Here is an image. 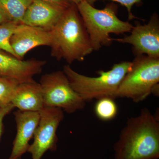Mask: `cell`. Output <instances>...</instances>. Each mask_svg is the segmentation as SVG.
<instances>
[{"instance_id":"8fae6325","label":"cell","mask_w":159,"mask_h":159,"mask_svg":"<svg viewBox=\"0 0 159 159\" xmlns=\"http://www.w3.org/2000/svg\"><path fill=\"white\" fill-rule=\"evenodd\" d=\"M16 124V134L13 142L11 155L8 159H21L28 152L29 142L33 139L39 121V112L24 111L14 112Z\"/></svg>"},{"instance_id":"277c9868","label":"cell","mask_w":159,"mask_h":159,"mask_svg":"<svg viewBox=\"0 0 159 159\" xmlns=\"http://www.w3.org/2000/svg\"><path fill=\"white\" fill-rule=\"evenodd\" d=\"M132 65L130 61L115 64L109 70L97 71V77L79 74L69 64L64 66L63 71L73 89L86 102L105 97L116 99L119 86Z\"/></svg>"},{"instance_id":"2e32d148","label":"cell","mask_w":159,"mask_h":159,"mask_svg":"<svg viewBox=\"0 0 159 159\" xmlns=\"http://www.w3.org/2000/svg\"><path fill=\"white\" fill-rule=\"evenodd\" d=\"M20 24L12 21L0 24V50L16 57L10 44V39Z\"/></svg>"},{"instance_id":"9a60e30c","label":"cell","mask_w":159,"mask_h":159,"mask_svg":"<svg viewBox=\"0 0 159 159\" xmlns=\"http://www.w3.org/2000/svg\"><path fill=\"white\" fill-rule=\"evenodd\" d=\"M115 99L105 97L97 99L94 107L96 116L102 121H108L114 119L118 113V107Z\"/></svg>"},{"instance_id":"ba28073f","label":"cell","mask_w":159,"mask_h":159,"mask_svg":"<svg viewBox=\"0 0 159 159\" xmlns=\"http://www.w3.org/2000/svg\"><path fill=\"white\" fill-rule=\"evenodd\" d=\"M129 35L122 38H112V41L133 46L134 54L136 56L145 55L159 58V17L157 13L151 16L147 24L136 22Z\"/></svg>"},{"instance_id":"ac0fdd59","label":"cell","mask_w":159,"mask_h":159,"mask_svg":"<svg viewBox=\"0 0 159 159\" xmlns=\"http://www.w3.org/2000/svg\"><path fill=\"white\" fill-rule=\"evenodd\" d=\"M86 1L90 5H93L95 2L99 0H86ZM110 1L116 2L125 7L128 11L129 20H132L134 19H139L134 15L132 12V9L134 5L141 2L142 0H110Z\"/></svg>"},{"instance_id":"4fadbf2b","label":"cell","mask_w":159,"mask_h":159,"mask_svg":"<svg viewBox=\"0 0 159 159\" xmlns=\"http://www.w3.org/2000/svg\"><path fill=\"white\" fill-rule=\"evenodd\" d=\"M11 103L15 108L24 111L39 112L44 107L42 91L39 83H20Z\"/></svg>"},{"instance_id":"e0dca14e","label":"cell","mask_w":159,"mask_h":159,"mask_svg":"<svg viewBox=\"0 0 159 159\" xmlns=\"http://www.w3.org/2000/svg\"><path fill=\"white\" fill-rule=\"evenodd\" d=\"M20 83L16 80L0 76V107L11 103Z\"/></svg>"},{"instance_id":"ffe728a7","label":"cell","mask_w":159,"mask_h":159,"mask_svg":"<svg viewBox=\"0 0 159 159\" xmlns=\"http://www.w3.org/2000/svg\"><path fill=\"white\" fill-rule=\"evenodd\" d=\"M43 1H45L53 5L65 8H68L72 4V3L70 2L69 0H43Z\"/></svg>"},{"instance_id":"7402d4cb","label":"cell","mask_w":159,"mask_h":159,"mask_svg":"<svg viewBox=\"0 0 159 159\" xmlns=\"http://www.w3.org/2000/svg\"><path fill=\"white\" fill-rule=\"evenodd\" d=\"M84 1V0H69L70 2L72 3V4H75V5H77L80 3L82 2V1Z\"/></svg>"},{"instance_id":"d6986e66","label":"cell","mask_w":159,"mask_h":159,"mask_svg":"<svg viewBox=\"0 0 159 159\" xmlns=\"http://www.w3.org/2000/svg\"><path fill=\"white\" fill-rule=\"evenodd\" d=\"M15 108L12 103L4 107H0V141L2 134L3 120L5 117Z\"/></svg>"},{"instance_id":"8992f818","label":"cell","mask_w":159,"mask_h":159,"mask_svg":"<svg viewBox=\"0 0 159 159\" xmlns=\"http://www.w3.org/2000/svg\"><path fill=\"white\" fill-rule=\"evenodd\" d=\"M39 83L44 107L61 109L68 114L74 113L85 107L86 102L72 88L63 71L44 74Z\"/></svg>"},{"instance_id":"30bf717a","label":"cell","mask_w":159,"mask_h":159,"mask_svg":"<svg viewBox=\"0 0 159 159\" xmlns=\"http://www.w3.org/2000/svg\"><path fill=\"white\" fill-rule=\"evenodd\" d=\"M51 43L50 31L22 24L18 26L10 39V44L16 57L23 60L28 52L40 46Z\"/></svg>"},{"instance_id":"5bb4252c","label":"cell","mask_w":159,"mask_h":159,"mask_svg":"<svg viewBox=\"0 0 159 159\" xmlns=\"http://www.w3.org/2000/svg\"><path fill=\"white\" fill-rule=\"evenodd\" d=\"M34 0H0V7L10 20L21 24L26 11Z\"/></svg>"},{"instance_id":"9c48e42d","label":"cell","mask_w":159,"mask_h":159,"mask_svg":"<svg viewBox=\"0 0 159 159\" xmlns=\"http://www.w3.org/2000/svg\"><path fill=\"white\" fill-rule=\"evenodd\" d=\"M45 61L32 58L23 60L0 50V76L16 80L20 83L35 81L42 71Z\"/></svg>"},{"instance_id":"7a4b0ae2","label":"cell","mask_w":159,"mask_h":159,"mask_svg":"<svg viewBox=\"0 0 159 159\" xmlns=\"http://www.w3.org/2000/svg\"><path fill=\"white\" fill-rule=\"evenodd\" d=\"M51 54L57 60H64L68 64L82 61L93 51L90 39L77 6L67 8L53 29Z\"/></svg>"},{"instance_id":"7c38bea8","label":"cell","mask_w":159,"mask_h":159,"mask_svg":"<svg viewBox=\"0 0 159 159\" xmlns=\"http://www.w3.org/2000/svg\"><path fill=\"white\" fill-rule=\"evenodd\" d=\"M66 9L43 0H34L26 11L21 24L50 31Z\"/></svg>"},{"instance_id":"44dd1931","label":"cell","mask_w":159,"mask_h":159,"mask_svg":"<svg viewBox=\"0 0 159 159\" xmlns=\"http://www.w3.org/2000/svg\"><path fill=\"white\" fill-rule=\"evenodd\" d=\"M10 20L5 11L0 7V24L6 22Z\"/></svg>"},{"instance_id":"3957f363","label":"cell","mask_w":159,"mask_h":159,"mask_svg":"<svg viewBox=\"0 0 159 159\" xmlns=\"http://www.w3.org/2000/svg\"><path fill=\"white\" fill-rule=\"evenodd\" d=\"M76 6L94 51L111 45L110 34H124L130 32L133 28L130 23L119 19L117 16L118 6L114 3L107 4L101 9H96L86 0Z\"/></svg>"},{"instance_id":"6da1fadb","label":"cell","mask_w":159,"mask_h":159,"mask_svg":"<svg viewBox=\"0 0 159 159\" xmlns=\"http://www.w3.org/2000/svg\"><path fill=\"white\" fill-rule=\"evenodd\" d=\"M114 159H158L159 122L148 109L129 118L114 146Z\"/></svg>"},{"instance_id":"52a82bcc","label":"cell","mask_w":159,"mask_h":159,"mask_svg":"<svg viewBox=\"0 0 159 159\" xmlns=\"http://www.w3.org/2000/svg\"><path fill=\"white\" fill-rule=\"evenodd\" d=\"M39 113V121L33 137L34 141L28 151L31 154L32 159H41L48 151L57 150V129L64 117L63 111L58 108L43 107Z\"/></svg>"},{"instance_id":"5b68a950","label":"cell","mask_w":159,"mask_h":159,"mask_svg":"<svg viewBox=\"0 0 159 159\" xmlns=\"http://www.w3.org/2000/svg\"><path fill=\"white\" fill-rule=\"evenodd\" d=\"M159 83V58L145 55L136 56L130 70L121 81L116 97L142 102L152 94Z\"/></svg>"}]
</instances>
